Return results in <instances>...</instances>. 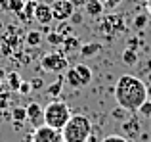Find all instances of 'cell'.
I'll return each instance as SVG.
<instances>
[{
	"mask_svg": "<svg viewBox=\"0 0 151 142\" xmlns=\"http://www.w3.org/2000/svg\"><path fill=\"white\" fill-rule=\"evenodd\" d=\"M115 100L122 109L134 113L138 112L142 104L147 100L145 92V83L134 75H122L115 83Z\"/></svg>",
	"mask_w": 151,
	"mask_h": 142,
	"instance_id": "obj_1",
	"label": "cell"
},
{
	"mask_svg": "<svg viewBox=\"0 0 151 142\" xmlns=\"http://www.w3.org/2000/svg\"><path fill=\"white\" fill-rule=\"evenodd\" d=\"M92 135V121L88 115L82 113H75L69 117L65 127L61 129V136L65 142H86Z\"/></svg>",
	"mask_w": 151,
	"mask_h": 142,
	"instance_id": "obj_2",
	"label": "cell"
},
{
	"mask_svg": "<svg viewBox=\"0 0 151 142\" xmlns=\"http://www.w3.org/2000/svg\"><path fill=\"white\" fill-rule=\"evenodd\" d=\"M71 115H73L71 108L63 100H52L42 109V121H44V125H48L52 129H58V131H61L65 127V123L69 121Z\"/></svg>",
	"mask_w": 151,
	"mask_h": 142,
	"instance_id": "obj_3",
	"label": "cell"
},
{
	"mask_svg": "<svg viewBox=\"0 0 151 142\" xmlns=\"http://www.w3.org/2000/svg\"><path fill=\"white\" fill-rule=\"evenodd\" d=\"M65 83L73 88H82V86H88L92 83V69L84 64H77L73 67L65 69Z\"/></svg>",
	"mask_w": 151,
	"mask_h": 142,
	"instance_id": "obj_4",
	"label": "cell"
},
{
	"mask_svg": "<svg viewBox=\"0 0 151 142\" xmlns=\"http://www.w3.org/2000/svg\"><path fill=\"white\" fill-rule=\"evenodd\" d=\"M40 67L44 71H50V73L61 75L63 71L69 67V60H67V56L63 52H50V54H46V56H42Z\"/></svg>",
	"mask_w": 151,
	"mask_h": 142,
	"instance_id": "obj_5",
	"label": "cell"
},
{
	"mask_svg": "<svg viewBox=\"0 0 151 142\" xmlns=\"http://www.w3.org/2000/svg\"><path fill=\"white\" fill-rule=\"evenodd\" d=\"M31 142H65V140L61 136V131L52 129L42 123L38 127H35L33 135H31Z\"/></svg>",
	"mask_w": 151,
	"mask_h": 142,
	"instance_id": "obj_6",
	"label": "cell"
},
{
	"mask_svg": "<svg viewBox=\"0 0 151 142\" xmlns=\"http://www.w3.org/2000/svg\"><path fill=\"white\" fill-rule=\"evenodd\" d=\"M52 6V15H54V21H69V17L73 15V12L77 8L69 2V0H54L50 4Z\"/></svg>",
	"mask_w": 151,
	"mask_h": 142,
	"instance_id": "obj_7",
	"label": "cell"
},
{
	"mask_svg": "<svg viewBox=\"0 0 151 142\" xmlns=\"http://www.w3.org/2000/svg\"><path fill=\"white\" fill-rule=\"evenodd\" d=\"M33 19L40 25H50L54 21V15H52V6L48 2H37L35 4V14Z\"/></svg>",
	"mask_w": 151,
	"mask_h": 142,
	"instance_id": "obj_8",
	"label": "cell"
},
{
	"mask_svg": "<svg viewBox=\"0 0 151 142\" xmlns=\"http://www.w3.org/2000/svg\"><path fill=\"white\" fill-rule=\"evenodd\" d=\"M27 121H29L33 127H38V125L44 123V121H42V106L40 104L31 102V104L27 106Z\"/></svg>",
	"mask_w": 151,
	"mask_h": 142,
	"instance_id": "obj_9",
	"label": "cell"
},
{
	"mask_svg": "<svg viewBox=\"0 0 151 142\" xmlns=\"http://www.w3.org/2000/svg\"><path fill=\"white\" fill-rule=\"evenodd\" d=\"M25 6V0H0V8L10 14H19Z\"/></svg>",
	"mask_w": 151,
	"mask_h": 142,
	"instance_id": "obj_10",
	"label": "cell"
},
{
	"mask_svg": "<svg viewBox=\"0 0 151 142\" xmlns=\"http://www.w3.org/2000/svg\"><path fill=\"white\" fill-rule=\"evenodd\" d=\"M86 12H88L90 17H100L103 14V10H105V6H103L101 0H88V4H86Z\"/></svg>",
	"mask_w": 151,
	"mask_h": 142,
	"instance_id": "obj_11",
	"label": "cell"
},
{
	"mask_svg": "<svg viewBox=\"0 0 151 142\" xmlns=\"http://www.w3.org/2000/svg\"><path fill=\"white\" fill-rule=\"evenodd\" d=\"M103 46L100 44V42H90V44H84L81 46V50H78V54H81L82 58H88V56H94V54L101 52Z\"/></svg>",
	"mask_w": 151,
	"mask_h": 142,
	"instance_id": "obj_12",
	"label": "cell"
},
{
	"mask_svg": "<svg viewBox=\"0 0 151 142\" xmlns=\"http://www.w3.org/2000/svg\"><path fill=\"white\" fill-rule=\"evenodd\" d=\"M61 46H63L65 52H71V50H81V41H78V37H75V35H67Z\"/></svg>",
	"mask_w": 151,
	"mask_h": 142,
	"instance_id": "obj_13",
	"label": "cell"
},
{
	"mask_svg": "<svg viewBox=\"0 0 151 142\" xmlns=\"http://www.w3.org/2000/svg\"><path fill=\"white\" fill-rule=\"evenodd\" d=\"M122 129H124V133L128 136H134V135H138V131H140V123H138L136 119H128V121L122 123Z\"/></svg>",
	"mask_w": 151,
	"mask_h": 142,
	"instance_id": "obj_14",
	"label": "cell"
},
{
	"mask_svg": "<svg viewBox=\"0 0 151 142\" xmlns=\"http://www.w3.org/2000/svg\"><path fill=\"white\" fill-rule=\"evenodd\" d=\"M63 41H65V37H63L61 33H58V31H50L48 35H46V42L52 46H61Z\"/></svg>",
	"mask_w": 151,
	"mask_h": 142,
	"instance_id": "obj_15",
	"label": "cell"
},
{
	"mask_svg": "<svg viewBox=\"0 0 151 142\" xmlns=\"http://www.w3.org/2000/svg\"><path fill=\"white\" fill-rule=\"evenodd\" d=\"M25 41H27L29 46H38L42 42V33L40 31H29L27 37H25Z\"/></svg>",
	"mask_w": 151,
	"mask_h": 142,
	"instance_id": "obj_16",
	"label": "cell"
},
{
	"mask_svg": "<svg viewBox=\"0 0 151 142\" xmlns=\"http://www.w3.org/2000/svg\"><path fill=\"white\" fill-rule=\"evenodd\" d=\"M122 62H124L126 65H136L138 62V52L132 48H126L124 52H122Z\"/></svg>",
	"mask_w": 151,
	"mask_h": 142,
	"instance_id": "obj_17",
	"label": "cell"
},
{
	"mask_svg": "<svg viewBox=\"0 0 151 142\" xmlns=\"http://www.w3.org/2000/svg\"><path fill=\"white\" fill-rule=\"evenodd\" d=\"M12 119L17 121V123L27 121V108H14L12 109Z\"/></svg>",
	"mask_w": 151,
	"mask_h": 142,
	"instance_id": "obj_18",
	"label": "cell"
},
{
	"mask_svg": "<svg viewBox=\"0 0 151 142\" xmlns=\"http://www.w3.org/2000/svg\"><path fill=\"white\" fill-rule=\"evenodd\" d=\"M63 83H65V79H63V77H58V81H55L52 86H48V94H50L52 98H54L55 94H59V92H61V88H63Z\"/></svg>",
	"mask_w": 151,
	"mask_h": 142,
	"instance_id": "obj_19",
	"label": "cell"
},
{
	"mask_svg": "<svg viewBox=\"0 0 151 142\" xmlns=\"http://www.w3.org/2000/svg\"><path fill=\"white\" fill-rule=\"evenodd\" d=\"M138 113H140L142 117H151V98H147V100L138 108Z\"/></svg>",
	"mask_w": 151,
	"mask_h": 142,
	"instance_id": "obj_20",
	"label": "cell"
},
{
	"mask_svg": "<svg viewBox=\"0 0 151 142\" xmlns=\"http://www.w3.org/2000/svg\"><path fill=\"white\" fill-rule=\"evenodd\" d=\"M19 83H21V79H19V75H17V73L8 75V85H10L14 90H17V88H19Z\"/></svg>",
	"mask_w": 151,
	"mask_h": 142,
	"instance_id": "obj_21",
	"label": "cell"
},
{
	"mask_svg": "<svg viewBox=\"0 0 151 142\" xmlns=\"http://www.w3.org/2000/svg\"><path fill=\"white\" fill-rule=\"evenodd\" d=\"M31 90H33V88H31V83H27V81H21V83H19V88H17L19 94H29Z\"/></svg>",
	"mask_w": 151,
	"mask_h": 142,
	"instance_id": "obj_22",
	"label": "cell"
},
{
	"mask_svg": "<svg viewBox=\"0 0 151 142\" xmlns=\"http://www.w3.org/2000/svg\"><path fill=\"white\" fill-rule=\"evenodd\" d=\"M101 142H128L124 138V136H121V135H109V136H105Z\"/></svg>",
	"mask_w": 151,
	"mask_h": 142,
	"instance_id": "obj_23",
	"label": "cell"
},
{
	"mask_svg": "<svg viewBox=\"0 0 151 142\" xmlns=\"http://www.w3.org/2000/svg\"><path fill=\"white\" fill-rule=\"evenodd\" d=\"M82 19H84V17H82V14L73 12V15L69 17V23H71V25H73V23H75V25H78V23H82Z\"/></svg>",
	"mask_w": 151,
	"mask_h": 142,
	"instance_id": "obj_24",
	"label": "cell"
},
{
	"mask_svg": "<svg viewBox=\"0 0 151 142\" xmlns=\"http://www.w3.org/2000/svg\"><path fill=\"white\" fill-rule=\"evenodd\" d=\"M124 113H130V112H126V109H122L121 106H119V108L113 112V117L115 119H124Z\"/></svg>",
	"mask_w": 151,
	"mask_h": 142,
	"instance_id": "obj_25",
	"label": "cell"
},
{
	"mask_svg": "<svg viewBox=\"0 0 151 142\" xmlns=\"http://www.w3.org/2000/svg\"><path fill=\"white\" fill-rule=\"evenodd\" d=\"M42 85H44V83H42V79H33V81H31V88H33V90L42 88Z\"/></svg>",
	"mask_w": 151,
	"mask_h": 142,
	"instance_id": "obj_26",
	"label": "cell"
},
{
	"mask_svg": "<svg viewBox=\"0 0 151 142\" xmlns=\"http://www.w3.org/2000/svg\"><path fill=\"white\" fill-rule=\"evenodd\" d=\"M134 25H136L138 29H142V27L145 25V15H138V17H136V21H134Z\"/></svg>",
	"mask_w": 151,
	"mask_h": 142,
	"instance_id": "obj_27",
	"label": "cell"
},
{
	"mask_svg": "<svg viewBox=\"0 0 151 142\" xmlns=\"http://www.w3.org/2000/svg\"><path fill=\"white\" fill-rule=\"evenodd\" d=\"M71 4H73L75 8H84L86 4H88V0H69Z\"/></svg>",
	"mask_w": 151,
	"mask_h": 142,
	"instance_id": "obj_28",
	"label": "cell"
},
{
	"mask_svg": "<svg viewBox=\"0 0 151 142\" xmlns=\"http://www.w3.org/2000/svg\"><path fill=\"white\" fill-rule=\"evenodd\" d=\"M119 2H121V0H103V6L105 8H113V6H117Z\"/></svg>",
	"mask_w": 151,
	"mask_h": 142,
	"instance_id": "obj_29",
	"label": "cell"
},
{
	"mask_svg": "<svg viewBox=\"0 0 151 142\" xmlns=\"http://www.w3.org/2000/svg\"><path fill=\"white\" fill-rule=\"evenodd\" d=\"M145 92H147V98H151V83H145Z\"/></svg>",
	"mask_w": 151,
	"mask_h": 142,
	"instance_id": "obj_30",
	"label": "cell"
},
{
	"mask_svg": "<svg viewBox=\"0 0 151 142\" xmlns=\"http://www.w3.org/2000/svg\"><path fill=\"white\" fill-rule=\"evenodd\" d=\"M145 8H147V12H149V15H151V0H145Z\"/></svg>",
	"mask_w": 151,
	"mask_h": 142,
	"instance_id": "obj_31",
	"label": "cell"
},
{
	"mask_svg": "<svg viewBox=\"0 0 151 142\" xmlns=\"http://www.w3.org/2000/svg\"><path fill=\"white\" fill-rule=\"evenodd\" d=\"M2 79H4V71L0 69V83H2Z\"/></svg>",
	"mask_w": 151,
	"mask_h": 142,
	"instance_id": "obj_32",
	"label": "cell"
},
{
	"mask_svg": "<svg viewBox=\"0 0 151 142\" xmlns=\"http://www.w3.org/2000/svg\"><path fill=\"white\" fill-rule=\"evenodd\" d=\"M25 2H37V0H25Z\"/></svg>",
	"mask_w": 151,
	"mask_h": 142,
	"instance_id": "obj_33",
	"label": "cell"
},
{
	"mask_svg": "<svg viewBox=\"0 0 151 142\" xmlns=\"http://www.w3.org/2000/svg\"><path fill=\"white\" fill-rule=\"evenodd\" d=\"M147 83H151V75H149V81H147Z\"/></svg>",
	"mask_w": 151,
	"mask_h": 142,
	"instance_id": "obj_34",
	"label": "cell"
}]
</instances>
